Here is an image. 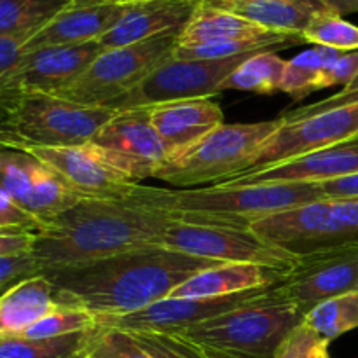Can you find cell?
Returning a JSON list of instances; mask_svg holds the SVG:
<instances>
[{
  "label": "cell",
  "mask_w": 358,
  "mask_h": 358,
  "mask_svg": "<svg viewBox=\"0 0 358 358\" xmlns=\"http://www.w3.org/2000/svg\"><path fill=\"white\" fill-rule=\"evenodd\" d=\"M156 2V0H90L86 3H112V6H140V3Z\"/></svg>",
  "instance_id": "cell-44"
},
{
  "label": "cell",
  "mask_w": 358,
  "mask_h": 358,
  "mask_svg": "<svg viewBox=\"0 0 358 358\" xmlns=\"http://www.w3.org/2000/svg\"><path fill=\"white\" fill-rule=\"evenodd\" d=\"M42 275V266L35 259L34 252L16 255H0V292L34 276Z\"/></svg>",
  "instance_id": "cell-37"
},
{
  "label": "cell",
  "mask_w": 358,
  "mask_h": 358,
  "mask_svg": "<svg viewBox=\"0 0 358 358\" xmlns=\"http://www.w3.org/2000/svg\"><path fill=\"white\" fill-rule=\"evenodd\" d=\"M338 49L315 45L287 62L280 91L290 94L294 101H301L315 91L322 90V77L332 62L339 56Z\"/></svg>",
  "instance_id": "cell-27"
},
{
  "label": "cell",
  "mask_w": 358,
  "mask_h": 358,
  "mask_svg": "<svg viewBox=\"0 0 358 358\" xmlns=\"http://www.w3.org/2000/svg\"><path fill=\"white\" fill-rule=\"evenodd\" d=\"M303 41L315 45L338 49V51H358V27L343 20L332 10H322L311 20L303 31Z\"/></svg>",
  "instance_id": "cell-31"
},
{
  "label": "cell",
  "mask_w": 358,
  "mask_h": 358,
  "mask_svg": "<svg viewBox=\"0 0 358 358\" xmlns=\"http://www.w3.org/2000/svg\"><path fill=\"white\" fill-rule=\"evenodd\" d=\"M98 327L96 317L84 310L69 308L58 304L56 310H52L48 317L38 320L31 325L28 331H24L20 338L28 339H51L63 338V336L77 334V332H90Z\"/></svg>",
  "instance_id": "cell-32"
},
{
  "label": "cell",
  "mask_w": 358,
  "mask_h": 358,
  "mask_svg": "<svg viewBox=\"0 0 358 358\" xmlns=\"http://www.w3.org/2000/svg\"><path fill=\"white\" fill-rule=\"evenodd\" d=\"M303 322L280 289L269 287L243 306L205 320L182 336L208 358H275L283 339Z\"/></svg>",
  "instance_id": "cell-4"
},
{
  "label": "cell",
  "mask_w": 358,
  "mask_h": 358,
  "mask_svg": "<svg viewBox=\"0 0 358 358\" xmlns=\"http://www.w3.org/2000/svg\"><path fill=\"white\" fill-rule=\"evenodd\" d=\"M320 199H325L320 184L296 182L198 189H161L138 184L124 201L163 213L175 222L250 229L252 224L264 217Z\"/></svg>",
  "instance_id": "cell-3"
},
{
  "label": "cell",
  "mask_w": 358,
  "mask_h": 358,
  "mask_svg": "<svg viewBox=\"0 0 358 358\" xmlns=\"http://www.w3.org/2000/svg\"><path fill=\"white\" fill-rule=\"evenodd\" d=\"M355 90H358V73H357L355 79L352 80V84H350V86H346L343 91H355Z\"/></svg>",
  "instance_id": "cell-45"
},
{
  "label": "cell",
  "mask_w": 358,
  "mask_h": 358,
  "mask_svg": "<svg viewBox=\"0 0 358 358\" xmlns=\"http://www.w3.org/2000/svg\"><path fill=\"white\" fill-rule=\"evenodd\" d=\"M128 6L112 3H72L49 21L24 44L23 52L49 45H73L100 41L119 23Z\"/></svg>",
  "instance_id": "cell-20"
},
{
  "label": "cell",
  "mask_w": 358,
  "mask_h": 358,
  "mask_svg": "<svg viewBox=\"0 0 358 358\" xmlns=\"http://www.w3.org/2000/svg\"><path fill=\"white\" fill-rule=\"evenodd\" d=\"M58 308L55 285L45 275L10 287L0 296V338H14Z\"/></svg>",
  "instance_id": "cell-24"
},
{
  "label": "cell",
  "mask_w": 358,
  "mask_h": 358,
  "mask_svg": "<svg viewBox=\"0 0 358 358\" xmlns=\"http://www.w3.org/2000/svg\"><path fill=\"white\" fill-rule=\"evenodd\" d=\"M90 143L136 182L156 177L168 159L166 147L150 122V107L117 110Z\"/></svg>",
  "instance_id": "cell-13"
},
{
  "label": "cell",
  "mask_w": 358,
  "mask_h": 358,
  "mask_svg": "<svg viewBox=\"0 0 358 358\" xmlns=\"http://www.w3.org/2000/svg\"><path fill=\"white\" fill-rule=\"evenodd\" d=\"M93 331L51 339L0 338V358H79Z\"/></svg>",
  "instance_id": "cell-30"
},
{
  "label": "cell",
  "mask_w": 358,
  "mask_h": 358,
  "mask_svg": "<svg viewBox=\"0 0 358 358\" xmlns=\"http://www.w3.org/2000/svg\"><path fill=\"white\" fill-rule=\"evenodd\" d=\"M115 112L52 94H23L9 115L21 147H79L90 143Z\"/></svg>",
  "instance_id": "cell-8"
},
{
  "label": "cell",
  "mask_w": 358,
  "mask_h": 358,
  "mask_svg": "<svg viewBox=\"0 0 358 358\" xmlns=\"http://www.w3.org/2000/svg\"><path fill=\"white\" fill-rule=\"evenodd\" d=\"M283 124L282 117L252 124H222L189 149L173 154L156 173L177 189L219 185L250 170L252 161Z\"/></svg>",
  "instance_id": "cell-5"
},
{
  "label": "cell",
  "mask_w": 358,
  "mask_h": 358,
  "mask_svg": "<svg viewBox=\"0 0 358 358\" xmlns=\"http://www.w3.org/2000/svg\"><path fill=\"white\" fill-rule=\"evenodd\" d=\"M21 140L14 133L9 112L0 108V149H21Z\"/></svg>",
  "instance_id": "cell-42"
},
{
  "label": "cell",
  "mask_w": 358,
  "mask_h": 358,
  "mask_svg": "<svg viewBox=\"0 0 358 358\" xmlns=\"http://www.w3.org/2000/svg\"><path fill=\"white\" fill-rule=\"evenodd\" d=\"M269 289V287H268ZM266 289L247 290L224 297H201V299H180L168 297L157 301L143 310L115 317L96 318L98 325L115 327L121 331L138 334V332H156V334H182L187 329L205 320L219 317L231 310L243 306L245 303L257 297Z\"/></svg>",
  "instance_id": "cell-16"
},
{
  "label": "cell",
  "mask_w": 358,
  "mask_h": 358,
  "mask_svg": "<svg viewBox=\"0 0 358 358\" xmlns=\"http://www.w3.org/2000/svg\"><path fill=\"white\" fill-rule=\"evenodd\" d=\"M219 9L245 17L280 34L303 35L317 14L327 10L318 0H205Z\"/></svg>",
  "instance_id": "cell-23"
},
{
  "label": "cell",
  "mask_w": 358,
  "mask_h": 358,
  "mask_svg": "<svg viewBox=\"0 0 358 358\" xmlns=\"http://www.w3.org/2000/svg\"><path fill=\"white\" fill-rule=\"evenodd\" d=\"M358 173V138L346 140L325 149L313 150L304 156L271 164L262 170L247 171L231 180L224 182V187H245L261 184H322L338 180Z\"/></svg>",
  "instance_id": "cell-18"
},
{
  "label": "cell",
  "mask_w": 358,
  "mask_h": 358,
  "mask_svg": "<svg viewBox=\"0 0 358 358\" xmlns=\"http://www.w3.org/2000/svg\"><path fill=\"white\" fill-rule=\"evenodd\" d=\"M201 0H156L131 6L110 31L100 38L103 49L149 41L168 31H182Z\"/></svg>",
  "instance_id": "cell-21"
},
{
  "label": "cell",
  "mask_w": 358,
  "mask_h": 358,
  "mask_svg": "<svg viewBox=\"0 0 358 358\" xmlns=\"http://www.w3.org/2000/svg\"><path fill=\"white\" fill-rule=\"evenodd\" d=\"M280 289L303 317L324 301L358 290V241L299 255Z\"/></svg>",
  "instance_id": "cell-12"
},
{
  "label": "cell",
  "mask_w": 358,
  "mask_h": 358,
  "mask_svg": "<svg viewBox=\"0 0 358 358\" xmlns=\"http://www.w3.org/2000/svg\"><path fill=\"white\" fill-rule=\"evenodd\" d=\"M358 73V51H341L338 58L329 65L322 77V90L332 86H346L352 84Z\"/></svg>",
  "instance_id": "cell-38"
},
{
  "label": "cell",
  "mask_w": 358,
  "mask_h": 358,
  "mask_svg": "<svg viewBox=\"0 0 358 358\" xmlns=\"http://www.w3.org/2000/svg\"><path fill=\"white\" fill-rule=\"evenodd\" d=\"M331 341L322 338L301 322L276 350L275 358H332L329 353Z\"/></svg>",
  "instance_id": "cell-34"
},
{
  "label": "cell",
  "mask_w": 358,
  "mask_h": 358,
  "mask_svg": "<svg viewBox=\"0 0 358 358\" xmlns=\"http://www.w3.org/2000/svg\"><path fill=\"white\" fill-rule=\"evenodd\" d=\"M24 37H0V108L9 112L16 103L13 91V77L17 63L23 58Z\"/></svg>",
  "instance_id": "cell-36"
},
{
  "label": "cell",
  "mask_w": 358,
  "mask_h": 358,
  "mask_svg": "<svg viewBox=\"0 0 358 358\" xmlns=\"http://www.w3.org/2000/svg\"><path fill=\"white\" fill-rule=\"evenodd\" d=\"M287 271L266 268L259 264H219L205 269L185 280L171 292L170 297L201 299V297H224L275 287L285 280Z\"/></svg>",
  "instance_id": "cell-22"
},
{
  "label": "cell",
  "mask_w": 358,
  "mask_h": 358,
  "mask_svg": "<svg viewBox=\"0 0 358 358\" xmlns=\"http://www.w3.org/2000/svg\"><path fill=\"white\" fill-rule=\"evenodd\" d=\"M171 224L170 217L131 203L80 199L37 233L31 252L44 273L157 245Z\"/></svg>",
  "instance_id": "cell-2"
},
{
  "label": "cell",
  "mask_w": 358,
  "mask_h": 358,
  "mask_svg": "<svg viewBox=\"0 0 358 358\" xmlns=\"http://www.w3.org/2000/svg\"><path fill=\"white\" fill-rule=\"evenodd\" d=\"M157 245L222 264H259L282 271H289L299 261V255L269 243L252 229L201 226L175 220L164 231Z\"/></svg>",
  "instance_id": "cell-9"
},
{
  "label": "cell",
  "mask_w": 358,
  "mask_h": 358,
  "mask_svg": "<svg viewBox=\"0 0 358 358\" xmlns=\"http://www.w3.org/2000/svg\"><path fill=\"white\" fill-rule=\"evenodd\" d=\"M271 30L259 27L245 17L213 7L205 0L198 3L189 23L178 34L177 45H201L217 42L234 41V38L257 37Z\"/></svg>",
  "instance_id": "cell-25"
},
{
  "label": "cell",
  "mask_w": 358,
  "mask_h": 358,
  "mask_svg": "<svg viewBox=\"0 0 358 358\" xmlns=\"http://www.w3.org/2000/svg\"><path fill=\"white\" fill-rule=\"evenodd\" d=\"M178 34L168 31L149 41L105 49L72 86L56 96L90 107L114 108L173 55Z\"/></svg>",
  "instance_id": "cell-6"
},
{
  "label": "cell",
  "mask_w": 358,
  "mask_h": 358,
  "mask_svg": "<svg viewBox=\"0 0 358 358\" xmlns=\"http://www.w3.org/2000/svg\"><path fill=\"white\" fill-rule=\"evenodd\" d=\"M322 192L325 199H345L358 198V173L350 177L338 178V180L322 182Z\"/></svg>",
  "instance_id": "cell-41"
},
{
  "label": "cell",
  "mask_w": 358,
  "mask_h": 358,
  "mask_svg": "<svg viewBox=\"0 0 358 358\" xmlns=\"http://www.w3.org/2000/svg\"><path fill=\"white\" fill-rule=\"evenodd\" d=\"M37 233L20 227H0V255H16L34 250Z\"/></svg>",
  "instance_id": "cell-40"
},
{
  "label": "cell",
  "mask_w": 358,
  "mask_h": 358,
  "mask_svg": "<svg viewBox=\"0 0 358 358\" xmlns=\"http://www.w3.org/2000/svg\"><path fill=\"white\" fill-rule=\"evenodd\" d=\"M103 51V45L94 41L73 45H49L23 52L13 77L16 101L23 94L56 96L72 86Z\"/></svg>",
  "instance_id": "cell-17"
},
{
  "label": "cell",
  "mask_w": 358,
  "mask_h": 358,
  "mask_svg": "<svg viewBox=\"0 0 358 358\" xmlns=\"http://www.w3.org/2000/svg\"><path fill=\"white\" fill-rule=\"evenodd\" d=\"M21 149L51 166L80 199L124 201L140 182L112 166L93 143L79 147H30Z\"/></svg>",
  "instance_id": "cell-15"
},
{
  "label": "cell",
  "mask_w": 358,
  "mask_h": 358,
  "mask_svg": "<svg viewBox=\"0 0 358 358\" xmlns=\"http://www.w3.org/2000/svg\"><path fill=\"white\" fill-rule=\"evenodd\" d=\"M73 0H0V37L30 41Z\"/></svg>",
  "instance_id": "cell-26"
},
{
  "label": "cell",
  "mask_w": 358,
  "mask_h": 358,
  "mask_svg": "<svg viewBox=\"0 0 358 358\" xmlns=\"http://www.w3.org/2000/svg\"><path fill=\"white\" fill-rule=\"evenodd\" d=\"M254 55L257 52L224 59H175L170 56L128 96L119 100L114 110L215 96L227 76Z\"/></svg>",
  "instance_id": "cell-10"
},
{
  "label": "cell",
  "mask_w": 358,
  "mask_h": 358,
  "mask_svg": "<svg viewBox=\"0 0 358 358\" xmlns=\"http://www.w3.org/2000/svg\"><path fill=\"white\" fill-rule=\"evenodd\" d=\"M250 229L296 255L358 241V198L320 199L264 217Z\"/></svg>",
  "instance_id": "cell-7"
},
{
  "label": "cell",
  "mask_w": 358,
  "mask_h": 358,
  "mask_svg": "<svg viewBox=\"0 0 358 358\" xmlns=\"http://www.w3.org/2000/svg\"><path fill=\"white\" fill-rule=\"evenodd\" d=\"M287 62L276 52L264 51L245 59L236 70L227 76L220 86V93L226 90L252 91L257 94H273L280 91L285 73Z\"/></svg>",
  "instance_id": "cell-28"
},
{
  "label": "cell",
  "mask_w": 358,
  "mask_h": 358,
  "mask_svg": "<svg viewBox=\"0 0 358 358\" xmlns=\"http://www.w3.org/2000/svg\"><path fill=\"white\" fill-rule=\"evenodd\" d=\"M222 262L150 245L101 261L48 269L56 303L93 317H115L168 299L191 276Z\"/></svg>",
  "instance_id": "cell-1"
},
{
  "label": "cell",
  "mask_w": 358,
  "mask_h": 358,
  "mask_svg": "<svg viewBox=\"0 0 358 358\" xmlns=\"http://www.w3.org/2000/svg\"><path fill=\"white\" fill-rule=\"evenodd\" d=\"M90 2V0H73V3H86Z\"/></svg>",
  "instance_id": "cell-46"
},
{
  "label": "cell",
  "mask_w": 358,
  "mask_h": 358,
  "mask_svg": "<svg viewBox=\"0 0 358 358\" xmlns=\"http://www.w3.org/2000/svg\"><path fill=\"white\" fill-rule=\"evenodd\" d=\"M150 122L168 157L182 152L224 124V112L212 98L177 100L150 107Z\"/></svg>",
  "instance_id": "cell-19"
},
{
  "label": "cell",
  "mask_w": 358,
  "mask_h": 358,
  "mask_svg": "<svg viewBox=\"0 0 358 358\" xmlns=\"http://www.w3.org/2000/svg\"><path fill=\"white\" fill-rule=\"evenodd\" d=\"M0 189L42 229L80 201L51 166L27 149H0Z\"/></svg>",
  "instance_id": "cell-11"
},
{
  "label": "cell",
  "mask_w": 358,
  "mask_h": 358,
  "mask_svg": "<svg viewBox=\"0 0 358 358\" xmlns=\"http://www.w3.org/2000/svg\"><path fill=\"white\" fill-rule=\"evenodd\" d=\"M358 103V90L355 91H339L336 93L334 96H329L325 100L315 101V103L306 105V107H299V108H289L287 112H283L280 117L283 119L285 122H294V121H301V119L311 117L315 114H320V112L325 110H332V108L338 107H345V105H353Z\"/></svg>",
  "instance_id": "cell-39"
},
{
  "label": "cell",
  "mask_w": 358,
  "mask_h": 358,
  "mask_svg": "<svg viewBox=\"0 0 358 358\" xmlns=\"http://www.w3.org/2000/svg\"><path fill=\"white\" fill-rule=\"evenodd\" d=\"M353 138H358V103L320 112L301 121H283L278 131L259 150L248 171L262 170Z\"/></svg>",
  "instance_id": "cell-14"
},
{
  "label": "cell",
  "mask_w": 358,
  "mask_h": 358,
  "mask_svg": "<svg viewBox=\"0 0 358 358\" xmlns=\"http://www.w3.org/2000/svg\"><path fill=\"white\" fill-rule=\"evenodd\" d=\"M303 324L331 343L355 331L358 329V290L320 303L304 315Z\"/></svg>",
  "instance_id": "cell-29"
},
{
  "label": "cell",
  "mask_w": 358,
  "mask_h": 358,
  "mask_svg": "<svg viewBox=\"0 0 358 358\" xmlns=\"http://www.w3.org/2000/svg\"><path fill=\"white\" fill-rule=\"evenodd\" d=\"M338 16L358 13V0H318Z\"/></svg>",
  "instance_id": "cell-43"
},
{
  "label": "cell",
  "mask_w": 358,
  "mask_h": 358,
  "mask_svg": "<svg viewBox=\"0 0 358 358\" xmlns=\"http://www.w3.org/2000/svg\"><path fill=\"white\" fill-rule=\"evenodd\" d=\"M79 358H152L131 332L98 325Z\"/></svg>",
  "instance_id": "cell-33"
},
{
  "label": "cell",
  "mask_w": 358,
  "mask_h": 358,
  "mask_svg": "<svg viewBox=\"0 0 358 358\" xmlns=\"http://www.w3.org/2000/svg\"><path fill=\"white\" fill-rule=\"evenodd\" d=\"M133 336L152 358H208L182 336L156 332H138Z\"/></svg>",
  "instance_id": "cell-35"
}]
</instances>
